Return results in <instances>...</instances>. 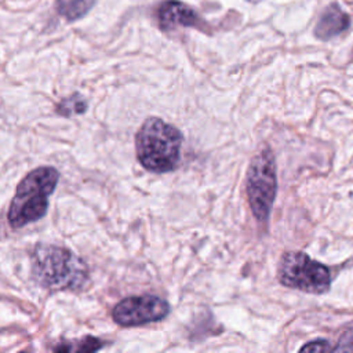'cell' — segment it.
I'll return each instance as SVG.
<instances>
[{
    "label": "cell",
    "instance_id": "cell-8",
    "mask_svg": "<svg viewBox=\"0 0 353 353\" xmlns=\"http://www.w3.org/2000/svg\"><path fill=\"white\" fill-rule=\"evenodd\" d=\"M350 23L352 19L349 14L345 12L336 3H332L327 6L320 14L314 25L313 34L316 39L327 41L346 32L350 28Z\"/></svg>",
    "mask_w": 353,
    "mask_h": 353
},
{
    "label": "cell",
    "instance_id": "cell-13",
    "mask_svg": "<svg viewBox=\"0 0 353 353\" xmlns=\"http://www.w3.org/2000/svg\"><path fill=\"white\" fill-rule=\"evenodd\" d=\"M247 1H250V3H258V1H261V0H247Z\"/></svg>",
    "mask_w": 353,
    "mask_h": 353
},
{
    "label": "cell",
    "instance_id": "cell-11",
    "mask_svg": "<svg viewBox=\"0 0 353 353\" xmlns=\"http://www.w3.org/2000/svg\"><path fill=\"white\" fill-rule=\"evenodd\" d=\"M332 352H353V325L343 331Z\"/></svg>",
    "mask_w": 353,
    "mask_h": 353
},
{
    "label": "cell",
    "instance_id": "cell-1",
    "mask_svg": "<svg viewBox=\"0 0 353 353\" xmlns=\"http://www.w3.org/2000/svg\"><path fill=\"white\" fill-rule=\"evenodd\" d=\"M182 135L176 127L159 117H149L135 137L139 163L150 172L163 174L174 170L181 156Z\"/></svg>",
    "mask_w": 353,
    "mask_h": 353
},
{
    "label": "cell",
    "instance_id": "cell-6",
    "mask_svg": "<svg viewBox=\"0 0 353 353\" xmlns=\"http://www.w3.org/2000/svg\"><path fill=\"white\" fill-rule=\"evenodd\" d=\"M170 313L165 299L156 295H138L121 299L113 309V320L123 327H135L164 319Z\"/></svg>",
    "mask_w": 353,
    "mask_h": 353
},
{
    "label": "cell",
    "instance_id": "cell-12",
    "mask_svg": "<svg viewBox=\"0 0 353 353\" xmlns=\"http://www.w3.org/2000/svg\"><path fill=\"white\" fill-rule=\"evenodd\" d=\"M331 350H334V346H331L325 339L312 341L301 347V352H331Z\"/></svg>",
    "mask_w": 353,
    "mask_h": 353
},
{
    "label": "cell",
    "instance_id": "cell-7",
    "mask_svg": "<svg viewBox=\"0 0 353 353\" xmlns=\"http://www.w3.org/2000/svg\"><path fill=\"white\" fill-rule=\"evenodd\" d=\"M157 18L163 29H172L175 26L201 28L204 25L200 15L192 7L178 0L161 3L157 10Z\"/></svg>",
    "mask_w": 353,
    "mask_h": 353
},
{
    "label": "cell",
    "instance_id": "cell-9",
    "mask_svg": "<svg viewBox=\"0 0 353 353\" xmlns=\"http://www.w3.org/2000/svg\"><path fill=\"white\" fill-rule=\"evenodd\" d=\"M97 0H57L55 7L59 15L68 21H76L84 17Z\"/></svg>",
    "mask_w": 353,
    "mask_h": 353
},
{
    "label": "cell",
    "instance_id": "cell-10",
    "mask_svg": "<svg viewBox=\"0 0 353 353\" xmlns=\"http://www.w3.org/2000/svg\"><path fill=\"white\" fill-rule=\"evenodd\" d=\"M87 108V103L84 102V99L79 95H73V97H69V98H65L62 101V103H59L58 106V112L61 114H65L66 110L68 112V116L70 114H74V113H81L84 112V109Z\"/></svg>",
    "mask_w": 353,
    "mask_h": 353
},
{
    "label": "cell",
    "instance_id": "cell-5",
    "mask_svg": "<svg viewBox=\"0 0 353 353\" xmlns=\"http://www.w3.org/2000/svg\"><path fill=\"white\" fill-rule=\"evenodd\" d=\"M279 281L307 294H324L331 287L330 269L305 252H285L277 269Z\"/></svg>",
    "mask_w": 353,
    "mask_h": 353
},
{
    "label": "cell",
    "instance_id": "cell-4",
    "mask_svg": "<svg viewBox=\"0 0 353 353\" xmlns=\"http://www.w3.org/2000/svg\"><path fill=\"white\" fill-rule=\"evenodd\" d=\"M245 193L255 219L259 223H266L277 193L276 161L268 145L262 146L251 159L245 179Z\"/></svg>",
    "mask_w": 353,
    "mask_h": 353
},
{
    "label": "cell",
    "instance_id": "cell-3",
    "mask_svg": "<svg viewBox=\"0 0 353 353\" xmlns=\"http://www.w3.org/2000/svg\"><path fill=\"white\" fill-rule=\"evenodd\" d=\"M59 181L54 167H39L30 171L17 186L8 210L11 228L19 229L43 218L48 208V197Z\"/></svg>",
    "mask_w": 353,
    "mask_h": 353
},
{
    "label": "cell",
    "instance_id": "cell-2",
    "mask_svg": "<svg viewBox=\"0 0 353 353\" xmlns=\"http://www.w3.org/2000/svg\"><path fill=\"white\" fill-rule=\"evenodd\" d=\"M34 280L50 290H74L87 280L85 263L63 247L39 244L32 255Z\"/></svg>",
    "mask_w": 353,
    "mask_h": 353
}]
</instances>
